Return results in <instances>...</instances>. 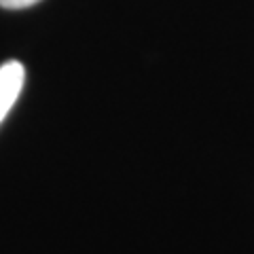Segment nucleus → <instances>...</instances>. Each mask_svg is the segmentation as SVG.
<instances>
[{
  "instance_id": "f257e3e1",
  "label": "nucleus",
  "mask_w": 254,
  "mask_h": 254,
  "mask_svg": "<svg viewBox=\"0 0 254 254\" xmlns=\"http://www.w3.org/2000/svg\"><path fill=\"white\" fill-rule=\"evenodd\" d=\"M23 81H26V70H23L21 62L11 60L0 66V123L4 121V117L17 102L23 89Z\"/></svg>"
},
{
  "instance_id": "f03ea898",
  "label": "nucleus",
  "mask_w": 254,
  "mask_h": 254,
  "mask_svg": "<svg viewBox=\"0 0 254 254\" xmlns=\"http://www.w3.org/2000/svg\"><path fill=\"white\" fill-rule=\"evenodd\" d=\"M41 0H0L2 9H28V6L38 4Z\"/></svg>"
}]
</instances>
